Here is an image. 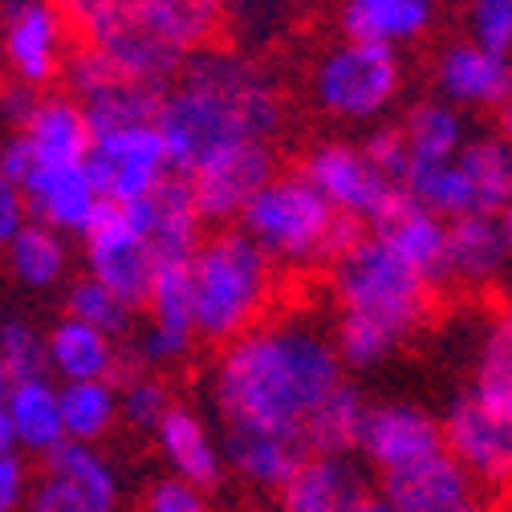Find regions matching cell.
<instances>
[{
	"mask_svg": "<svg viewBox=\"0 0 512 512\" xmlns=\"http://www.w3.org/2000/svg\"><path fill=\"white\" fill-rule=\"evenodd\" d=\"M346 382L334 334L309 322H265L228 342L212 370L220 423L305 431L309 415Z\"/></svg>",
	"mask_w": 512,
	"mask_h": 512,
	"instance_id": "cell-1",
	"label": "cell"
},
{
	"mask_svg": "<svg viewBox=\"0 0 512 512\" xmlns=\"http://www.w3.org/2000/svg\"><path fill=\"white\" fill-rule=\"evenodd\" d=\"M155 126L167 143L171 171L191 179L232 147L273 143L285 126V102L252 57L212 45L187 57L183 74L163 94Z\"/></svg>",
	"mask_w": 512,
	"mask_h": 512,
	"instance_id": "cell-2",
	"label": "cell"
},
{
	"mask_svg": "<svg viewBox=\"0 0 512 512\" xmlns=\"http://www.w3.org/2000/svg\"><path fill=\"white\" fill-rule=\"evenodd\" d=\"M240 228L261 244L277 269H334L342 252L366 232L358 220L334 212V204L301 171H277L244 208Z\"/></svg>",
	"mask_w": 512,
	"mask_h": 512,
	"instance_id": "cell-3",
	"label": "cell"
},
{
	"mask_svg": "<svg viewBox=\"0 0 512 512\" xmlns=\"http://www.w3.org/2000/svg\"><path fill=\"white\" fill-rule=\"evenodd\" d=\"M191 285H196L200 338L228 346L265 326V313L277 297V265L244 228H220L204 236L191 256Z\"/></svg>",
	"mask_w": 512,
	"mask_h": 512,
	"instance_id": "cell-4",
	"label": "cell"
},
{
	"mask_svg": "<svg viewBox=\"0 0 512 512\" xmlns=\"http://www.w3.org/2000/svg\"><path fill=\"white\" fill-rule=\"evenodd\" d=\"M338 313L362 317V322L387 330L399 346L431 317L435 285L415 273L403 256L378 240L370 228L354 240L350 252H342L330 269Z\"/></svg>",
	"mask_w": 512,
	"mask_h": 512,
	"instance_id": "cell-5",
	"label": "cell"
},
{
	"mask_svg": "<svg viewBox=\"0 0 512 512\" xmlns=\"http://www.w3.org/2000/svg\"><path fill=\"white\" fill-rule=\"evenodd\" d=\"M309 94L338 122H378L403 94V57L387 45L342 37L313 61Z\"/></svg>",
	"mask_w": 512,
	"mask_h": 512,
	"instance_id": "cell-6",
	"label": "cell"
},
{
	"mask_svg": "<svg viewBox=\"0 0 512 512\" xmlns=\"http://www.w3.org/2000/svg\"><path fill=\"white\" fill-rule=\"evenodd\" d=\"M66 13L74 21V33L86 45L106 49L118 61V70L126 78H135V82L167 90L187 66V57L179 49H171L139 17L135 0H74Z\"/></svg>",
	"mask_w": 512,
	"mask_h": 512,
	"instance_id": "cell-7",
	"label": "cell"
},
{
	"mask_svg": "<svg viewBox=\"0 0 512 512\" xmlns=\"http://www.w3.org/2000/svg\"><path fill=\"white\" fill-rule=\"evenodd\" d=\"M74 21L57 0H5L0 9V66L9 82H25L33 90L53 86L66 74Z\"/></svg>",
	"mask_w": 512,
	"mask_h": 512,
	"instance_id": "cell-8",
	"label": "cell"
},
{
	"mask_svg": "<svg viewBox=\"0 0 512 512\" xmlns=\"http://www.w3.org/2000/svg\"><path fill=\"white\" fill-rule=\"evenodd\" d=\"M297 171L334 204L338 216L358 220L362 228H374L407 196L395 179H387L370 163L362 143H346V139H326V143L309 147V155L301 159Z\"/></svg>",
	"mask_w": 512,
	"mask_h": 512,
	"instance_id": "cell-9",
	"label": "cell"
},
{
	"mask_svg": "<svg viewBox=\"0 0 512 512\" xmlns=\"http://www.w3.org/2000/svg\"><path fill=\"white\" fill-rule=\"evenodd\" d=\"M86 167H90V175H94V183L102 191V200L106 204H122V208L147 200L151 191H159L175 175L167 143H163L155 122L122 126V131L98 135L94 147H90Z\"/></svg>",
	"mask_w": 512,
	"mask_h": 512,
	"instance_id": "cell-10",
	"label": "cell"
},
{
	"mask_svg": "<svg viewBox=\"0 0 512 512\" xmlns=\"http://www.w3.org/2000/svg\"><path fill=\"white\" fill-rule=\"evenodd\" d=\"M443 447L484 492H512V415L464 391L443 411Z\"/></svg>",
	"mask_w": 512,
	"mask_h": 512,
	"instance_id": "cell-11",
	"label": "cell"
},
{
	"mask_svg": "<svg viewBox=\"0 0 512 512\" xmlns=\"http://www.w3.org/2000/svg\"><path fill=\"white\" fill-rule=\"evenodd\" d=\"M82 240H86L90 277H98L102 285H110L122 301H131L135 309L147 305L151 285H155V273H159V256L151 252L147 236L131 220V208L102 204Z\"/></svg>",
	"mask_w": 512,
	"mask_h": 512,
	"instance_id": "cell-12",
	"label": "cell"
},
{
	"mask_svg": "<svg viewBox=\"0 0 512 512\" xmlns=\"http://www.w3.org/2000/svg\"><path fill=\"white\" fill-rule=\"evenodd\" d=\"M439 452H447L443 419H435L427 407H419V403H370L358 456L378 476L415 468Z\"/></svg>",
	"mask_w": 512,
	"mask_h": 512,
	"instance_id": "cell-13",
	"label": "cell"
},
{
	"mask_svg": "<svg viewBox=\"0 0 512 512\" xmlns=\"http://www.w3.org/2000/svg\"><path fill=\"white\" fill-rule=\"evenodd\" d=\"M273 175H277L273 143H244V147L224 151L208 167H200L187 183H191V196H196L204 224L228 228L232 220L240 224L244 208L256 200V191H261Z\"/></svg>",
	"mask_w": 512,
	"mask_h": 512,
	"instance_id": "cell-14",
	"label": "cell"
},
{
	"mask_svg": "<svg viewBox=\"0 0 512 512\" xmlns=\"http://www.w3.org/2000/svg\"><path fill=\"white\" fill-rule=\"evenodd\" d=\"M435 90L460 110H496L512 98V57L476 41H447L435 57Z\"/></svg>",
	"mask_w": 512,
	"mask_h": 512,
	"instance_id": "cell-15",
	"label": "cell"
},
{
	"mask_svg": "<svg viewBox=\"0 0 512 512\" xmlns=\"http://www.w3.org/2000/svg\"><path fill=\"white\" fill-rule=\"evenodd\" d=\"M29 216L66 236H86L98 208L106 204L86 163H41L25 179Z\"/></svg>",
	"mask_w": 512,
	"mask_h": 512,
	"instance_id": "cell-16",
	"label": "cell"
},
{
	"mask_svg": "<svg viewBox=\"0 0 512 512\" xmlns=\"http://www.w3.org/2000/svg\"><path fill=\"white\" fill-rule=\"evenodd\" d=\"M224 460L232 472L256 488L281 492L293 472L313 456L305 431H285V427H244V423H224Z\"/></svg>",
	"mask_w": 512,
	"mask_h": 512,
	"instance_id": "cell-17",
	"label": "cell"
},
{
	"mask_svg": "<svg viewBox=\"0 0 512 512\" xmlns=\"http://www.w3.org/2000/svg\"><path fill=\"white\" fill-rule=\"evenodd\" d=\"M378 492L399 512H476V508H484V488L447 452H439L415 468L382 476Z\"/></svg>",
	"mask_w": 512,
	"mask_h": 512,
	"instance_id": "cell-18",
	"label": "cell"
},
{
	"mask_svg": "<svg viewBox=\"0 0 512 512\" xmlns=\"http://www.w3.org/2000/svg\"><path fill=\"white\" fill-rule=\"evenodd\" d=\"M131 220L147 236L151 252L159 256V265L191 261L196 248L204 244V216H200L196 196H191V183L183 175H171L147 200L131 204Z\"/></svg>",
	"mask_w": 512,
	"mask_h": 512,
	"instance_id": "cell-19",
	"label": "cell"
},
{
	"mask_svg": "<svg viewBox=\"0 0 512 512\" xmlns=\"http://www.w3.org/2000/svg\"><path fill=\"white\" fill-rule=\"evenodd\" d=\"M277 496L281 512H358L374 492L354 456L313 452Z\"/></svg>",
	"mask_w": 512,
	"mask_h": 512,
	"instance_id": "cell-20",
	"label": "cell"
},
{
	"mask_svg": "<svg viewBox=\"0 0 512 512\" xmlns=\"http://www.w3.org/2000/svg\"><path fill=\"white\" fill-rule=\"evenodd\" d=\"M370 232L378 240H387L403 261L415 273H423L431 285H447V232H452V220H443L431 208H423L411 196H403Z\"/></svg>",
	"mask_w": 512,
	"mask_h": 512,
	"instance_id": "cell-21",
	"label": "cell"
},
{
	"mask_svg": "<svg viewBox=\"0 0 512 512\" xmlns=\"http://www.w3.org/2000/svg\"><path fill=\"white\" fill-rule=\"evenodd\" d=\"M439 0H342L338 25L350 41L403 49L435 29Z\"/></svg>",
	"mask_w": 512,
	"mask_h": 512,
	"instance_id": "cell-22",
	"label": "cell"
},
{
	"mask_svg": "<svg viewBox=\"0 0 512 512\" xmlns=\"http://www.w3.org/2000/svg\"><path fill=\"white\" fill-rule=\"evenodd\" d=\"M155 443L171 464V476H183L208 492L224 480V443L191 407H171V415L155 431Z\"/></svg>",
	"mask_w": 512,
	"mask_h": 512,
	"instance_id": "cell-23",
	"label": "cell"
},
{
	"mask_svg": "<svg viewBox=\"0 0 512 512\" xmlns=\"http://www.w3.org/2000/svg\"><path fill=\"white\" fill-rule=\"evenodd\" d=\"M512 265L496 216H464L447 232V285L488 289Z\"/></svg>",
	"mask_w": 512,
	"mask_h": 512,
	"instance_id": "cell-24",
	"label": "cell"
},
{
	"mask_svg": "<svg viewBox=\"0 0 512 512\" xmlns=\"http://www.w3.org/2000/svg\"><path fill=\"white\" fill-rule=\"evenodd\" d=\"M41 163H86L94 147V126L74 94H41L29 126L21 131Z\"/></svg>",
	"mask_w": 512,
	"mask_h": 512,
	"instance_id": "cell-25",
	"label": "cell"
},
{
	"mask_svg": "<svg viewBox=\"0 0 512 512\" xmlns=\"http://www.w3.org/2000/svg\"><path fill=\"white\" fill-rule=\"evenodd\" d=\"M122 354L114 334L86 326L78 317H61L49 330V374L61 382H90V378H122Z\"/></svg>",
	"mask_w": 512,
	"mask_h": 512,
	"instance_id": "cell-26",
	"label": "cell"
},
{
	"mask_svg": "<svg viewBox=\"0 0 512 512\" xmlns=\"http://www.w3.org/2000/svg\"><path fill=\"white\" fill-rule=\"evenodd\" d=\"M5 407L13 415L21 452H33L45 460L53 447H61L70 439L66 435V411H61V382H53L49 374L17 378Z\"/></svg>",
	"mask_w": 512,
	"mask_h": 512,
	"instance_id": "cell-27",
	"label": "cell"
},
{
	"mask_svg": "<svg viewBox=\"0 0 512 512\" xmlns=\"http://www.w3.org/2000/svg\"><path fill=\"white\" fill-rule=\"evenodd\" d=\"M135 9L183 57L212 49L228 25V0H135Z\"/></svg>",
	"mask_w": 512,
	"mask_h": 512,
	"instance_id": "cell-28",
	"label": "cell"
},
{
	"mask_svg": "<svg viewBox=\"0 0 512 512\" xmlns=\"http://www.w3.org/2000/svg\"><path fill=\"white\" fill-rule=\"evenodd\" d=\"M480 403H488L500 415H512V305L496 309L476 342L472 358V387Z\"/></svg>",
	"mask_w": 512,
	"mask_h": 512,
	"instance_id": "cell-29",
	"label": "cell"
},
{
	"mask_svg": "<svg viewBox=\"0 0 512 512\" xmlns=\"http://www.w3.org/2000/svg\"><path fill=\"white\" fill-rule=\"evenodd\" d=\"M399 131L411 147V159H423V163H435V159H456L464 147H468V122H464V110L452 106L447 98H419L403 122Z\"/></svg>",
	"mask_w": 512,
	"mask_h": 512,
	"instance_id": "cell-30",
	"label": "cell"
},
{
	"mask_svg": "<svg viewBox=\"0 0 512 512\" xmlns=\"http://www.w3.org/2000/svg\"><path fill=\"white\" fill-rule=\"evenodd\" d=\"M45 472L57 476V480H66L90 504V512H114L118 508V472L98 452V443L66 439L45 456Z\"/></svg>",
	"mask_w": 512,
	"mask_h": 512,
	"instance_id": "cell-31",
	"label": "cell"
},
{
	"mask_svg": "<svg viewBox=\"0 0 512 512\" xmlns=\"http://www.w3.org/2000/svg\"><path fill=\"white\" fill-rule=\"evenodd\" d=\"M456 159L468 175L476 216H500L512 204V147L500 135H480Z\"/></svg>",
	"mask_w": 512,
	"mask_h": 512,
	"instance_id": "cell-32",
	"label": "cell"
},
{
	"mask_svg": "<svg viewBox=\"0 0 512 512\" xmlns=\"http://www.w3.org/2000/svg\"><path fill=\"white\" fill-rule=\"evenodd\" d=\"M366 411L370 403L362 399V391L354 382L342 387L317 407L305 423V443L309 452H326V456H358L362 443V427H366Z\"/></svg>",
	"mask_w": 512,
	"mask_h": 512,
	"instance_id": "cell-33",
	"label": "cell"
},
{
	"mask_svg": "<svg viewBox=\"0 0 512 512\" xmlns=\"http://www.w3.org/2000/svg\"><path fill=\"white\" fill-rule=\"evenodd\" d=\"M61 411H66V435L78 443H102L122 419V399L114 378L61 382Z\"/></svg>",
	"mask_w": 512,
	"mask_h": 512,
	"instance_id": "cell-34",
	"label": "cell"
},
{
	"mask_svg": "<svg viewBox=\"0 0 512 512\" xmlns=\"http://www.w3.org/2000/svg\"><path fill=\"white\" fill-rule=\"evenodd\" d=\"M163 94H167V90L147 86V82H135V78H118V82H110L106 90L90 94L82 106H86V114H90L94 139L106 135V131H122V126L159 122Z\"/></svg>",
	"mask_w": 512,
	"mask_h": 512,
	"instance_id": "cell-35",
	"label": "cell"
},
{
	"mask_svg": "<svg viewBox=\"0 0 512 512\" xmlns=\"http://www.w3.org/2000/svg\"><path fill=\"white\" fill-rule=\"evenodd\" d=\"M9 265L13 273L29 285V289H53L70 269V248H66V232L45 228V224H29L9 248Z\"/></svg>",
	"mask_w": 512,
	"mask_h": 512,
	"instance_id": "cell-36",
	"label": "cell"
},
{
	"mask_svg": "<svg viewBox=\"0 0 512 512\" xmlns=\"http://www.w3.org/2000/svg\"><path fill=\"white\" fill-rule=\"evenodd\" d=\"M147 309H151V326H163V330H175V334H187V338H200V330H196V285H191V261L159 265L151 297H147Z\"/></svg>",
	"mask_w": 512,
	"mask_h": 512,
	"instance_id": "cell-37",
	"label": "cell"
},
{
	"mask_svg": "<svg viewBox=\"0 0 512 512\" xmlns=\"http://www.w3.org/2000/svg\"><path fill=\"white\" fill-rule=\"evenodd\" d=\"M66 317H78V322L86 326H98L114 338H122L126 330H131V317H135V305L131 301H122L110 285H102L98 277H82L70 285L66 293Z\"/></svg>",
	"mask_w": 512,
	"mask_h": 512,
	"instance_id": "cell-38",
	"label": "cell"
},
{
	"mask_svg": "<svg viewBox=\"0 0 512 512\" xmlns=\"http://www.w3.org/2000/svg\"><path fill=\"white\" fill-rule=\"evenodd\" d=\"M118 399H122V419L143 431H159V423L171 415V391L167 382L151 370H131L126 378H118Z\"/></svg>",
	"mask_w": 512,
	"mask_h": 512,
	"instance_id": "cell-39",
	"label": "cell"
},
{
	"mask_svg": "<svg viewBox=\"0 0 512 512\" xmlns=\"http://www.w3.org/2000/svg\"><path fill=\"white\" fill-rule=\"evenodd\" d=\"M0 354H5L13 378H37V374H49V334H41L37 326L13 322L0 326Z\"/></svg>",
	"mask_w": 512,
	"mask_h": 512,
	"instance_id": "cell-40",
	"label": "cell"
},
{
	"mask_svg": "<svg viewBox=\"0 0 512 512\" xmlns=\"http://www.w3.org/2000/svg\"><path fill=\"white\" fill-rule=\"evenodd\" d=\"M118 78H126V74L118 70V61H114L106 49L86 45V41L70 53L66 74H61V82H66V90H70L78 102H86L90 94L106 90V86H110V82H118Z\"/></svg>",
	"mask_w": 512,
	"mask_h": 512,
	"instance_id": "cell-41",
	"label": "cell"
},
{
	"mask_svg": "<svg viewBox=\"0 0 512 512\" xmlns=\"http://www.w3.org/2000/svg\"><path fill=\"white\" fill-rule=\"evenodd\" d=\"M464 25H468V41L512 57V0H468Z\"/></svg>",
	"mask_w": 512,
	"mask_h": 512,
	"instance_id": "cell-42",
	"label": "cell"
},
{
	"mask_svg": "<svg viewBox=\"0 0 512 512\" xmlns=\"http://www.w3.org/2000/svg\"><path fill=\"white\" fill-rule=\"evenodd\" d=\"M143 512H212V500H208V488L200 484H191L183 476H163L147 488Z\"/></svg>",
	"mask_w": 512,
	"mask_h": 512,
	"instance_id": "cell-43",
	"label": "cell"
},
{
	"mask_svg": "<svg viewBox=\"0 0 512 512\" xmlns=\"http://www.w3.org/2000/svg\"><path fill=\"white\" fill-rule=\"evenodd\" d=\"M362 151L370 155V163H374L382 175L395 179V183L403 187V175H407V167H411V147H407V139H403L399 126H370V135L362 139Z\"/></svg>",
	"mask_w": 512,
	"mask_h": 512,
	"instance_id": "cell-44",
	"label": "cell"
},
{
	"mask_svg": "<svg viewBox=\"0 0 512 512\" xmlns=\"http://www.w3.org/2000/svg\"><path fill=\"white\" fill-rule=\"evenodd\" d=\"M29 224H33V216H29L25 187L0 171V248H9Z\"/></svg>",
	"mask_w": 512,
	"mask_h": 512,
	"instance_id": "cell-45",
	"label": "cell"
},
{
	"mask_svg": "<svg viewBox=\"0 0 512 512\" xmlns=\"http://www.w3.org/2000/svg\"><path fill=\"white\" fill-rule=\"evenodd\" d=\"M25 512H90V504L66 480H57V476L45 472V480L33 484V496H29Z\"/></svg>",
	"mask_w": 512,
	"mask_h": 512,
	"instance_id": "cell-46",
	"label": "cell"
},
{
	"mask_svg": "<svg viewBox=\"0 0 512 512\" xmlns=\"http://www.w3.org/2000/svg\"><path fill=\"white\" fill-rule=\"evenodd\" d=\"M29 496H33V480H29L21 452L0 456V512H21Z\"/></svg>",
	"mask_w": 512,
	"mask_h": 512,
	"instance_id": "cell-47",
	"label": "cell"
},
{
	"mask_svg": "<svg viewBox=\"0 0 512 512\" xmlns=\"http://www.w3.org/2000/svg\"><path fill=\"white\" fill-rule=\"evenodd\" d=\"M37 102H41V90H33L25 82H5V90H0V122H5L9 131H25Z\"/></svg>",
	"mask_w": 512,
	"mask_h": 512,
	"instance_id": "cell-48",
	"label": "cell"
},
{
	"mask_svg": "<svg viewBox=\"0 0 512 512\" xmlns=\"http://www.w3.org/2000/svg\"><path fill=\"white\" fill-rule=\"evenodd\" d=\"M37 167H41V159H37L33 143H29L21 131H13L5 143H0V171H5L9 179H17L21 187H25V179H29Z\"/></svg>",
	"mask_w": 512,
	"mask_h": 512,
	"instance_id": "cell-49",
	"label": "cell"
},
{
	"mask_svg": "<svg viewBox=\"0 0 512 512\" xmlns=\"http://www.w3.org/2000/svg\"><path fill=\"white\" fill-rule=\"evenodd\" d=\"M9 452H21V443H17V427H13V415H9L5 399H0V456H9Z\"/></svg>",
	"mask_w": 512,
	"mask_h": 512,
	"instance_id": "cell-50",
	"label": "cell"
},
{
	"mask_svg": "<svg viewBox=\"0 0 512 512\" xmlns=\"http://www.w3.org/2000/svg\"><path fill=\"white\" fill-rule=\"evenodd\" d=\"M492 114H496V135L512 147V98H508V102H500Z\"/></svg>",
	"mask_w": 512,
	"mask_h": 512,
	"instance_id": "cell-51",
	"label": "cell"
},
{
	"mask_svg": "<svg viewBox=\"0 0 512 512\" xmlns=\"http://www.w3.org/2000/svg\"><path fill=\"white\" fill-rule=\"evenodd\" d=\"M358 512H399V508H395L387 496H382V492H374V496H370V500H366Z\"/></svg>",
	"mask_w": 512,
	"mask_h": 512,
	"instance_id": "cell-52",
	"label": "cell"
},
{
	"mask_svg": "<svg viewBox=\"0 0 512 512\" xmlns=\"http://www.w3.org/2000/svg\"><path fill=\"white\" fill-rule=\"evenodd\" d=\"M13 370H9V362H5V354H0V399H9V391H13Z\"/></svg>",
	"mask_w": 512,
	"mask_h": 512,
	"instance_id": "cell-53",
	"label": "cell"
},
{
	"mask_svg": "<svg viewBox=\"0 0 512 512\" xmlns=\"http://www.w3.org/2000/svg\"><path fill=\"white\" fill-rule=\"evenodd\" d=\"M496 220H500V232H504V244H508V256H512V204H508Z\"/></svg>",
	"mask_w": 512,
	"mask_h": 512,
	"instance_id": "cell-54",
	"label": "cell"
},
{
	"mask_svg": "<svg viewBox=\"0 0 512 512\" xmlns=\"http://www.w3.org/2000/svg\"><path fill=\"white\" fill-rule=\"evenodd\" d=\"M252 5H265L269 9V5H281V0H252Z\"/></svg>",
	"mask_w": 512,
	"mask_h": 512,
	"instance_id": "cell-55",
	"label": "cell"
},
{
	"mask_svg": "<svg viewBox=\"0 0 512 512\" xmlns=\"http://www.w3.org/2000/svg\"><path fill=\"white\" fill-rule=\"evenodd\" d=\"M492 512H512V504H500V508H492Z\"/></svg>",
	"mask_w": 512,
	"mask_h": 512,
	"instance_id": "cell-56",
	"label": "cell"
},
{
	"mask_svg": "<svg viewBox=\"0 0 512 512\" xmlns=\"http://www.w3.org/2000/svg\"><path fill=\"white\" fill-rule=\"evenodd\" d=\"M57 5H66V9H70V5H74V0H57Z\"/></svg>",
	"mask_w": 512,
	"mask_h": 512,
	"instance_id": "cell-57",
	"label": "cell"
},
{
	"mask_svg": "<svg viewBox=\"0 0 512 512\" xmlns=\"http://www.w3.org/2000/svg\"><path fill=\"white\" fill-rule=\"evenodd\" d=\"M476 512H492V504H484V508H476Z\"/></svg>",
	"mask_w": 512,
	"mask_h": 512,
	"instance_id": "cell-58",
	"label": "cell"
},
{
	"mask_svg": "<svg viewBox=\"0 0 512 512\" xmlns=\"http://www.w3.org/2000/svg\"><path fill=\"white\" fill-rule=\"evenodd\" d=\"M0 90H5V78H0Z\"/></svg>",
	"mask_w": 512,
	"mask_h": 512,
	"instance_id": "cell-59",
	"label": "cell"
}]
</instances>
